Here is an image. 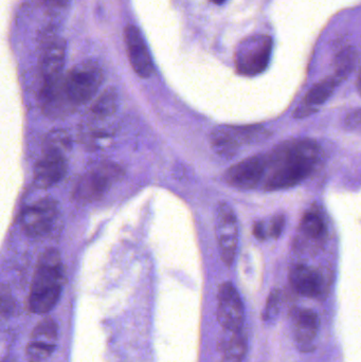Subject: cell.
Masks as SVG:
<instances>
[{"label":"cell","instance_id":"cell-1","mask_svg":"<svg viewBox=\"0 0 361 362\" xmlns=\"http://www.w3.org/2000/svg\"><path fill=\"white\" fill-rule=\"evenodd\" d=\"M266 190L293 188L307 179L320 159V149L313 140L287 142L265 156ZM263 178V179H264Z\"/></svg>","mask_w":361,"mask_h":362},{"label":"cell","instance_id":"cell-11","mask_svg":"<svg viewBox=\"0 0 361 362\" xmlns=\"http://www.w3.org/2000/svg\"><path fill=\"white\" fill-rule=\"evenodd\" d=\"M124 38L127 55L134 71L142 79L151 77L154 72V64L139 29L129 24L125 28Z\"/></svg>","mask_w":361,"mask_h":362},{"label":"cell","instance_id":"cell-3","mask_svg":"<svg viewBox=\"0 0 361 362\" xmlns=\"http://www.w3.org/2000/svg\"><path fill=\"white\" fill-rule=\"evenodd\" d=\"M103 81L101 66L88 59L75 65L64 80V88L73 105H81L94 98Z\"/></svg>","mask_w":361,"mask_h":362},{"label":"cell","instance_id":"cell-22","mask_svg":"<svg viewBox=\"0 0 361 362\" xmlns=\"http://www.w3.org/2000/svg\"><path fill=\"white\" fill-rule=\"evenodd\" d=\"M59 336V326L52 318L40 321L31 335V340L55 345Z\"/></svg>","mask_w":361,"mask_h":362},{"label":"cell","instance_id":"cell-8","mask_svg":"<svg viewBox=\"0 0 361 362\" xmlns=\"http://www.w3.org/2000/svg\"><path fill=\"white\" fill-rule=\"evenodd\" d=\"M243 301L233 284H221L217 295V320L226 331H239L243 328Z\"/></svg>","mask_w":361,"mask_h":362},{"label":"cell","instance_id":"cell-2","mask_svg":"<svg viewBox=\"0 0 361 362\" xmlns=\"http://www.w3.org/2000/svg\"><path fill=\"white\" fill-rule=\"evenodd\" d=\"M63 288V264L59 251L49 249L38 260L31 286L29 306L34 314H44L57 305Z\"/></svg>","mask_w":361,"mask_h":362},{"label":"cell","instance_id":"cell-17","mask_svg":"<svg viewBox=\"0 0 361 362\" xmlns=\"http://www.w3.org/2000/svg\"><path fill=\"white\" fill-rule=\"evenodd\" d=\"M223 362H242L247 354V338L243 330L226 331L219 340Z\"/></svg>","mask_w":361,"mask_h":362},{"label":"cell","instance_id":"cell-21","mask_svg":"<svg viewBox=\"0 0 361 362\" xmlns=\"http://www.w3.org/2000/svg\"><path fill=\"white\" fill-rule=\"evenodd\" d=\"M301 229L307 238L320 240L325 234L326 228L322 216L318 212L309 211L303 215Z\"/></svg>","mask_w":361,"mask_h":362},{"label":"cell","instance_id":"cell-4","mask_svg":"<svg viewBox=\"0 0 361 362\" xmlns=\"http://www.w3.org/2000/svg\"><path fill=\"white\" fill-rule=\"evenodd\" d=\"M267 136V129L262 126H219L213 129L210 141L219 157L230 159L242 145L262 141Z\"/></svg>","mask_w":361,"mask_h":362},{"label":"cell","instance_id":"cell-18","mask_svg":"<svg viewBox=\"0 0 361 362\" xmlns=\"http://www.w3.org/2000/svg\"><path fill=\"white\" fill-rule=\"evenodd\" d=\"M340 83L337 78L330 77L327 79L314 86L305 96L304 104L315 108L318 105L323 104L335 92L336 87Z\"/></svg>","mask_w":361,"mask_h":362},{"label":"cell","instance_id":"cell-13","mask_svg":"<svg viewBox=\"0 0 361 362\" xmlns=\"http://www.w3.org/2000/svg\"><path fill=\"white\" fill-rule=\"evenodd\" d=\"M289 282L299 295L319 299L325 293V280L323 275L311 267L297 265L289 273Z\"/></svg>","mask_w":361,"mask_h":362},{"label":"cell","instance_id":"cell-12","mask_svg":"<svg viewBox=\"0 0 361 362\" xmlns=\"http://www.w3.org/2000/svg\"><path fill=\"white\" fill-rule=\"evenodd\" d=\"M40 104L43 112L51 118L68 115L73 112V107L75 106L66 94L64 80L61 77L45 81L40 94Z\"/></svg>","mask_w":361,"mask_h":362},{"label":"cell","instance_id":"cell-19","mask_svg":"<svg viewBox=\"0 0 361 362\" xmlns=\"http://www.w3.org/2000/svg\"><path fill=\"white\" fill-rule=\"evenodd\" d=\"M357 57H358V53L355 47H346L338 52L334 61V65H335L334 77L337 78L340 82L346 80L354 70Z\"/></svg>","mask_w":361,"mask_h":362},{"label":"cell","instance_id":"cell-23","mask_svg":"<svg viewBox=\"0 0 361 362\" xmlns=\"http://www.w3.org/2000/svg\"><path fill=\"white\" fill-rule=\"evenodd\" d=\"M57 345L40 342V341L31 340L26 347V357L30 362H42L48 359L53 352L55 351Z\"/></svg>","mask_w":361,"mask_h":362},{"label":"cell","instance_id":"cell-26","mask_svg":"<svg viewBox=\"0 0 361 362\" xmlns=\"http://www.w3.org/2000/svg\"><path fill=\"white\" fill-rule=\"evenodd\" d=\"M280 294L278 291H274L268 298L267 305H266L265 312H265L264 319L266 321L276 318L279 310H280Z\"/></svg>","mask_w":361,"mask_h":362},{"label":"cell","instance_id":"cell-25","mask_svg":"<svg viewBox=\"0 0 361 362\" xmlns=\"http://www.w3.org/2000/svg\"><path fill=\"white\" fill-rule=\"evenodd\" d=\"M15 308L13 296L11 289L8 286H0V317L9 318L13 314Z\"/></svg>","mask_w":361,"mask_h":362},{"label":"cell","instance_id":"cell-5","mask_svg":"<svg viewBox=\"0 0 361 362\" xmlns=\"http://www.w3.org/2000/svg\"><path fill=\"white\" fill-rule=\"evenodd\" d=\"M272 52V40L258 34L242 41L237 48V67L242 75H256L267 68Z\"/></svg>","mask_w":361,"mask_h":362},{"label":"cell","instance_id":"cell-14","mask_svg":"<svg viewBox=\"0 0 361 362\" xmlns=\"http://www.w3.org/2000/svg\"><path fill=\"white\" fill-rule=\"evenodd\" d=\"M67 172L65 156L59 153H45L36 164L34 179L40 188H50L64 178Z\"/></svg>","mask_w":361,"mask_h":362},{"label":"cell","instance_id":"cell-31","mask_svg":"<svg viewBox=\"0 0 361 362\" xmlns=\"http://www.w3.org/2000/svg\"><path fill=\"white\" fill-rule=\"evenodd\" d=\"M52 3H57V5H64V3H67L68 0H50Z\"/></svg>","mask_w":361,"mask_h":362},{"label":"cell","instance_id":"cell-20","mask_svg":"<svg viewBox=\"0 0 361 362\" xmlns=\"http://www.w3.org/2000/svg\"><path fill=\"white\" fill-rule=\"evenodd\" d=\"M118 104V92L115 88L110 87L98 96V100L91 107V112L94 116L98 117V118H106L116 113Z\"/></svg>","mask_w":361,"mask_h":362},{"label":"cell","instance_id":"cell-24","mask_svg":"<svg viewBox=\"0 0 361 362\" xmlns=\"http://www.w3.org/2000/svg\"><path fill=\"white\" fill-rule=\"evenodd\" d=\"M71 147V138L65 131H57L49 133L45 141V153L63 154Z\"/></svg>","mask_w":361,"mask_h":362},{"label":"cell","instance_id":"cell-27","mask_svg":"<svg viewBox=\"0 0 361 362\" xmlns=\"http://www.w3.org/2000/svg\"><path fill=\"white\" fill-rule=\"evenodd\" d=\"M284 222V216L283 215H278L274 217L272 223V228H270V234H272V238H278L282 233Z\"/></svg>","mask_w":361,"mask_h":362},{"label":"cell","instance_id":"cell-9","mask_svg":"<svg viewBox=\"0 0 361 362\" xmlns=\"http://www.w3.org/2000/svg\"><path fill=\"white\" fill-rule=\"evenodd\" d=\"M57 215V201L44 198L24 210L22 216V226L27 236L42 238L52 230Z\"/></svg>","mask_w":361,"mask_h":362},{"label":"cell","instance_id":"cell-30","mask_svg":"<svg viewBox=\"0 0 361 362\" xmlns=\"http://www.w3.org/2000/svg\"><path fill=\"white\" fill-rule=\"evenodd\" d=\"M254 234H256V238H260V240L265 238V236H264L265 232H264V228H263L262 224L256 225V227H254Z\"/></svg>","mask_w":361,"mask_h":362},{"label":"cell","instance_id":"cell-29","mask_svg":"<svg viewBox=\"0 0 361 362\" xmlns=\"http://www.w3.org/2000/svg\"><path fill=\"white\" fill-rule=\"evenodd\" d=\"M346 125L350 127V129H358L359 125H360V114H359V110H357L356 112L352 113V114L346 117Z\"/></svg>","mask_w":361,"mask_h":362},{"label":"cell","instance_id":"cell-16","mask_svg":"<svg viewBox=\"0 0 361 362\" xmlns=\"http://www.w3.org/2000/svg\"><path fill=\"white\" fill-rule=\"evenodd\" d=\"M293 323L295 341L303 349L311 347L319 331L318 314L311 310H301L295 312Z\"/></svg>","mask_w":361,"mask_h":362},{"label":"cell","instance_id":"cell-6","mask_svg":"<svg viewBox=\"0 0 361 362\" xmlns=\"http://www.w3.org/2000/svg\"><path fill=\"white\" fill-rule=\"evenodd\" d=\"M215 233L219 242L221 258L230 266L235 262L239 245V225L233 208L228 203L219 205L215 216Z\"/></svg>","mask_w":361,"mask_h":362},{"label":"cell","instance_id":"cell-15","mask_svg":"<svg viewBox=\"0 0 361 362\" xmlns=\"http://www.w3.org/2000/svg\"><path fill=\"white\" fill-rule=\"evenodd\" d=\"M66 42L61 38H52L44 46L40 59V69L44 81L61 77L65 64Z\"/></svg>","mask_w":361,"mask_h":362},{"label":"cell","instance_id":"cell-10","mask_svg":"<svg viewBox=\"0 0 361 362\" xmlns=\"http://www.w3.org/2000/svg\"><path fill=\"white\" fill-rule=\"evenodd\" d=\"M265 168V156L258 155L247 158L231 166L225 173L226 182L240 190H250L256 188L263 180Z\"/></svg>","mask_w":361,"mask_h":362},{"label":"cell","instance_id":"cell-32","mask_svg":"<svg viewBox=\"0 0 361 362\" xmlns=\"http://www.w3.org/2000/svg\"><path fill=\"white\" fill-rule=\"evenodd\" d=\"M213 3H215V5H223V3H225L226 0H212Z\"/></svg>","mask_w":361,"mask_h":362},{"label":"cell","instance_id":"cell-7","mask_svg":"<svg viewBox=\"0 0 361 362\" xmlns=\"http://www.w3.org/2000/svg\"><path fill=\"white\" fill-rule=\"evenodd\" d=\"M122 174L114 164H104L82 177L78 182L75 196L79 201H94L101 198Z\"/></svg>","mask_w":361,"mask_h":362},{"label":"cell","instance_id":"cell-28","mask_svg":"<svg viewBox=\"0 0 361 362\" xmlns=\"http://www.w3.org/2000/svg\"><path fill=\"white\" fill-rule=\"evenodd\" d=\"M316 108H314V107L309 106V105L301 104L300 106L295 110V114H293V116H295V118H305V117L309 116V115L313 114V113L316 112Z\"/></svg>","mask_w":361,"mask_h":362}]
</instances>
